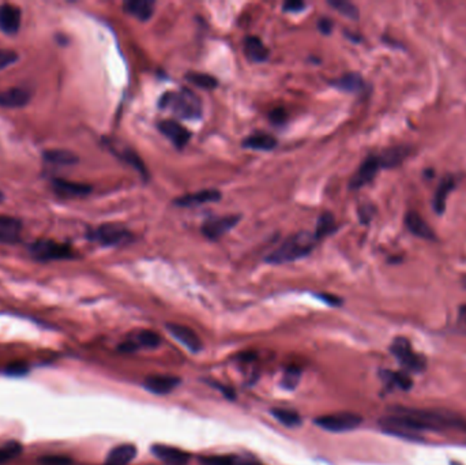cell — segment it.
<instances>
[{
  "instance_id": "83f0119b",
  "label": "cell",
  "mask_w": 466,
  "mask_h": 465,
  "mask_svg": "<svg viewBox=\"0 0 466 465\" xmlns=\"http://www.w3.org/2000/svg\"><path fill=\"white\" fill-rule=\"evenodd\" d=\"M276 145V138L269 134H254L243 141V146L249 149L273 150Z\"/></svg>"
},
{
  "instance_id": "74e56055",
  "label": "cell",
  "mask_w": 466,
  "mask_h": 465,
  "mask_svg": "<svg viewBox=\"0 0 466 465\" xmlns=\"http://www.w3.org/2000/svg\"><path fill=\"white\" fill-rule=\"evenodd\" d=\"M19 59L17 52L11 50H0V71L13 66Z\"/></svg>"
},
{
  "instance_id": "f1b7e54d",
  "label": "cell",
  "mask_w": 466,
  "mask_h": 465,
  "mask_svg": "<svg viewBox=\"0 0 466 465\" xmlns=\"http://www.w3.org/2000/svg\"><path fill=\"white\" fill-rule=\"evenodd\" d=\"M382 378L389 386L397 388L401 390H409L413 385L412 380L406 374L397 373V371H383Z\"/></svg>"
},
{
  "instance_id": "4fadbf2b",
  "label": "cell",
  "mask_w": 466,
  "mask_h": 465,
  "mask_svg": "<svg viewBox=\"0 0 466 465\" xmlns=\"http://www.w3.org/2000/svg\"><path fill=\"white\" fill-rule=\"evenodd\" d=\"M168 332L170 333L182 346L191 352H200L202 348L200 337L193 329L179 325V324H168Z\"/></svg>"
},
{
  "instance_id": "cb8c5ba5",
  "label": "cell",
  "mask_w": 466,
  "mask_h": 465,
  "mask_svg": "<svg viewBox=\"0 0 466 465\" xmlns=\"http://www.w3.org/2000/svg\"><path fill=\"white\" fill-rule=\"evenodd\" d=\"M124 11L139 21H149L154 13V1L151 0H130L123 6Z\"/></svg>"
},
{
  "instance_id": "ab89813d",
  "label": "cell",
  "mask_w": 466,
  "mask_h": 465,
  "mask_svg": "<svg viewBox=\"0 0 466 465\" xmlns=\"http://www.w3.org/2000/svg\"><path fill=\"white\" fill-rule=\"evenodd\" d=\"M304 7H305V4L303 1L291 0V1H286L283 4V11H286V13H298V11H301Z\"/></svg>"
},
{
  "instance_id": "52a82bcc",
  "label": "cell",
  "mask_w": 466,
  "mask_h": 465,
  "mask_svg": "<svg viewBox=\"0 0 466 465\" xmlns=\"http://www.w3.org/2000/svg\"><path fill=\"white\" fill-rule=\"evenodd\" d=\"M363 422V417L352 412H338L332 415L317 417L315 423L323 430L330 432H347L357 429Z\"/></svg>"
},
{
  "instance_id": "f6af8a7d",
  "label": "cell",
  "mask_w": 466,
  "mask_h": 465,
  "mask_svg": "<svg viewBox=\"0 0 466 465\" xmlns=\"http://www.w3.org/2000/svg\"><path fill=\"white\" fill-rule=\"evenodd\" d=\"M236 465H264L261 464V463H256V461H240V463H237Z\"/></svg>"
},
{
  "instance_id": "6da1fadb",
  "label": "cell",
  "mask_w": 466,
  "mask_h": 465,
  "mask_svg": "<svg viewBox=\"0 0 466 465\" xmlns=\"http://www.w3.org/2000/svg\"><path fill=\"white\" fill-rule=\"evenodd\" d=\"M383 430L400 437H415L421 432H440L465 427V420L448 411H427L412 408L393 410L391 415L381 420Z\"/></svg>"
},
{
  "instance_id": "ba28073f",
  "label": "cell",
  "mask_w": 466,
  "mask_h": 465,
  "mask_svg": "<svg viewBox=\"0 0 466 465\" xmlns=\"http://www.w3.org/2000/svg\"><path fill=\"white\" fill-rule=\"evenodd\" d=\"M239 221L240 216L210 217L203 223L202 232L206 237L217 240L233 230Z\"/></svg>"
},
{
  "instance_id": "e0dca14e",
  "label": "cell",
  "mask_w": 466,
  "mask_h": 465,
  "mask_svg": "<svg viewBox=\"0 0 466 465\" xmlns=\"http://www.w3.org/2000/svg\"><path fill=\"white\" fill-rule=\"evenodd\" d=\"M180 383V380L172 375H151L146 378L145 388L154 395H167L175 390Z\"/></svg>"
},
{
  "instance_id": "d6986e66",
  "label": "cell",
  "mask_w": 466,
  "mask_h": 465,
  "mask_svg": "<svg viewBox=\"0 0 466 465\" xmlns=\"http://www.w3.org/2000/svg\"><path fill=\"white\" fill-rule=\"evenodd\" d=\"M405 224H406L408 230L413 235H416L417 237H421V239H426V240H435L436 239L433 228L416 212H409L405 216Z\"/></svg>"
},
{
  "instance_id": "836d02e7",
  "label": "cell",
  "mask_w": 466,
  "mask_h": 465,
  "mask_svg": "<svg viewBox=\"0 0 466 465\" xmlns=\"http://www.w3.org/2000/svg\"><path fill=\"white\" fill-rule=\"evenodd\" d=\"M22 447L18 442H7L6 445L0 447V465L14 460L21 454Z\"/></svg>"
},
{
  "instance_id": "ffe728a7",
  "label": "cell",
  "mask_w": 466,
  "mask_h": 465,
  "mask_svg": "<svg viewBox=\"0 0 466 465\" xmlns=\"http://www.w3.org/2000/svg\"><path fill=\"white\" fill-rule=\"evenodd\" d=\"M412 153V149L409 146L401 145V146H394L390 149L384 150L381 156H378L379 163L382 168H394L402 164L409 154Z\"/></svg>"
},
{
  "instance_id": "7c38bea8",
  "label": "cell",
  "mask_w": 466,
  "mask_h": 465,
  "mask_svg": "<svg viewBox=\"0 0 466 465\" xmlns=\"http://www.w3.org/2000/svg\"><path fill=\"white\" fill-rule=\"evenodd\" d=\"M22 11L14 4H0V31L6 34H17L21 28Z\"/></svg>"
},
{
  "instance_id": "d6a6232c",
  "label": "cell",
  "mask_w": 466,
  "mask_h": 465,
  "mask_svg": "<svg viewBox=\"0 0 466 465\" xmlns=\"http://www.w3.org/2000/svg\"><path fill=\"white\" fill-rule=\"evenodd\" d=\"M329 4L335 9L340 14L345 16L350 19H357L359 18V9L347 0H330Z\"/></svg>"
},
{
  "instance_id": "7402d4cb",
  "label": "cell",
  "mask_w": 466,
  "mask_h": 465,
  "mask_svg": "<svg viewBox=\"0 0 466 465\" xmlns=\"http://www.w3.org/2000/svg\"><path fill=\"white\" fill-rule=\"evenodd\" d=\"M136 457V448L131 444H121L112 449L107 457V465H129Z\"/></svg>"
},
{
  "instance_id": "9c48e42d",
  "label": "cell",
  "mask_w": 466,
  "mask_h": 465,
  "mask_svg": "<svg viewBox=\"0 0 466 465\" xmlns=\"http://www.w3.org/2000/svg\"><path fill=\"white\" fill-rule=\"evenodd\" d=\"M160 133L163 134L164 137H167L168 139L178 148L182 149L184 148L190 138H191V133L183 127L180 123L175 122V120H163L157 124Z\"/></svg>"
},
{
  "instance_id": "c3c4849f",
  "label": "cell",
  "mask_w": 466,
  "mask_h": 465,
  "mask_svg": "<svg viewBox=\"0 0 466 465\" xmlns=\"http://www.w3.org/2000/svg\"><path fill=\"white\" fill-rule=\"evenodd\" d=\"M465 284H466V280H465Z\"/></svg>"
},
{
  "instance_id": "ee69618b",
  "label": "cell",
  "mask_w": 466,
  "mask_h": 465,
  "mask_svg": "<svg viewBox=\"0 0 466 465\" xmlns=\"http://www.w3.org/2000/svg\"><path fill=\"white\" fill-rule=\"evenodd\" d=\"M458 325H460V328L466 333V306L460 309V314H458Z\"/></svg>"
},
{
  "instance_id": "f35d334b",
  "label": "cell",
  "mask_w": 466,
  "mask_h": 465,
  "mask_svg": "<svg viewBox=\"0 0 466 465\" xmlns=\"http://www.w3.org/2000/svg\"><path fill=\"white\" fill-rule=\"evenodd\" d=\"M41 465H71V460L65 456H44L40 459Z\"/></svg>"
},
{
  "instance_id": "30bf717a",
  "label": "cell",
  "mask_w": 466,
  "mask_h": 465,
  "mask_svg": "<svg viewBox=\"0 0 466 465\" xmlns=\"http://www.w3.org/2000/svg\"><path fill=\"white\" fill-rule=\"evenodd\" d=\"M52 190L56 193V196L66 198V200L82 198L92 193V187L89 184L70 182V181L59 179V178L52 181Z\"/></svg>"
},
{
  "instance_id": "8992f818",
  "label": "cell",
  "mask_w": 466,
  "mask_h": 465,
  "mask_svg": "<svg viewBox=\"0 0 466 465\" xmlns=\"http://www.w3.org/2000/svg\"><path fill=\"white\" fill-rule=\"evenodd\" d=\"M390 351L406 370L418 373L426 368V358L416 353L406 338L403 337L396 338L390 347Z\"/></svg>"
},
{
  "instance_id": "d4e9b609",
  "label": "cell",
  "mask_w": 466,
  "mask_h": 465,
  "mask_svg": "<svg viewBox=\"0 0 466 465\" xmlns=\"http://www.w3.org/2000/svg\"><path fill=\"white\" fill-rule=\"evenodd\" d=\"M244 52L250 60L256 63H262L269 58V50L262 43V40L255 36H250L244 40Z\"/></svg>"
},
{
  "instance_id": "2e32d148",
  "label": "cell",
  "mask_w": 466,
  "mask_h": 465,
  "mask_svg": "<svg viewBox=\"0 0 466 465\" xmlns=\"http://www.w3.org/2000/svg\"><path fill=\"white\" fill-rule=\"evenodd\" d=\"M22 223L16 217L0 216V243L14 245L19 242Z\"/></svg>"
},
{
  "instance_id": "7a4b0ae2",
  "label": "cell",
  "mask_w": 466,
  "mask_h": 465,
  "mask_svg": "<svg viewBox=\"0 0 466 465\" xmlns=\"http://www.w3.org/2000/svg\"><path fill=\"white\" fill-rule=\"evenodd\" d=\"M318 239L315 233L303 232L296 233L288 237L278 249L274 250L271 254L266 257L267 264H286L300 260L308 255L317 245Z\"/></svg>"
},
{
  "instance_id": "d590c367",
  "label": "cell",
  "mask_w": 466,
  "mask_h": 465,
  "mask_svg": "<svg viewBox=\"0 0 466 465\" xmlns=\"http://www.w3.org/2000/svg\"><path fill=\"white\" fill-rule=\"evenodd\" d=\"M300 375H301L300 368H298V367H289L283 373V388H286V389H295L298 386V383H300Z\"/></svg>"
},
{
  "instance_id": "4316f807",
  "label": "cell",
  "mask_w": 466,
  "mask_h": 465,
  "mask_svg": "<svg viewBox=\"0 0 466 465\" xmlns=\"http://www.w3.org/2000/svg\"><path fill=\"white\" fill-rule=\"evenodd\" d=\"M44 160L53 166H74L80 161L78 156L70 150L52 149L44 151Z\"/></svg>"
},
{
  "instance_id": "9a60e30c",
  "label": "cell",
  "mask_w": 466,
  "mask_h": 465,
  "mask_svg": "<svg viewBox=\"0 0 466 465\" xmlns=\"http://www.w3.org/2000/svg\"><path fill=\"white\" fill-rule=\"evenodd\" d=\"M32 99V93L25 87H11L0 92V107L22 108Z\"/></svg>"
},
{
  "instance_id": "60d3db41",
  "label": "cell",
  "mask_w": 466,
  "mask_h": 465,
  "mask_svg": "<svg viewBox=\"0 0 466 465\" xmlns=\"http://www.w3.org/2000/svg\"><path fill=\"white\" fill-rule=\"evenodd\" d=\"M26 371H28V367L23 363H14V365H9V368H7V374L16 375V377L26 374Z\"/></svg>"
},
{
  "instance_id": "277c9868",
  "label": "cell",
  "mask_w": 466,
  "mask_h": 465,
  "mask_svg": "<svg viewBox=\"0 0 466 465\" xmlns=\"http://www.w3.org/2000/svg\"><path fill=\"white\" fill-rule=\"evenodd\" d=\"M29 251L34 260L41 262L71 260L75 257V252L70 245L59 243L55 240H37L33 245H31Z\"/></svg>"
},
{
  "instance_id": "7dc6e473",
  "label": "cell",
  "mask_w": 466,
  "mask_h": 465,
  "mask_svg": "<svg viewBox=\"0 0 466 465\" xmlns=\"http://www.w3.org/2000/svg\"><path fill=\"white\" fill-rule=\"evenodd\" d=\"M451 465H462V464H460V463H451Z\"/></svg>"
},
{
  "instance_id": "7bdbcfd3",
  "label": "cell",
  "mask_w": 466,
  "mask_h": 465,
  "mask_svg": "<svg viewBox=\"0 0 466 465\" xmlns=\"http://www.w3.org/2000/svg\"><path fill=\"white\" fill-rule=\"evenodd\" d=\"M270 119H271V122H273V123L281 124V123L285 122V119H286V114H285V111H283V109L278 108V109H274V111L270 114Z\"/></svg>"
},
{
  "instance_id": "8fae6325",
  "label": "cell",
  "mask_w": 466,
  "mask_h": 465,
  "mask_svg": "<svg viewBox=\"0 0 466 465\" xmlns=\"http://www.w3.org/2000/svg\"><path fill=\"white\" fill-rule=\"evenodd\" d=\"M381 163L378 156H369L363 161V164L359 168V171L354 173V176L350 181L352 188H362L368 183L372 182L376 176L378 171L381 169Z\"/></svg>"
},
{
  "instance_id": "b9f144b4",
  "label": "cell",
  "mask_w": 466,
  "mask_h": 465,
  "mask_svg": "<svg viewBox=\"0 0 466 465\" xmlns=\"http://www.w3.org/2000/svg\"><path fill=\"white\" fill-rule=\"evenodd\" d=\"M318 29L320 31V33L330 34L333 31V22L329 18H322L318 22Z\"/></svg>"
},
{
  "instance_id": "f546056e",
  "label": "cell",
  "mask_w": 466,
  "mask_h": 465,
  "mask_svg": "<svg viewBox=\"0 0 466 465\" xmlns=\"http://www.w3.org/2000/svg\"><path fill=\"white\" fill-rule=\"evenodd\" d=\"M335 230H337V225H335V220H334L333 215L329 213V212L322 213L319 216V220H318L317 231H315V236H317L318 240H320L325 236H329Z\"/></svg>"
},
{
  "instance_id": "e575fe53",
  "label": "cell",
  "mask_w": 466,
  "mask_h": 465,
  "mask_svg": "<svg viewBox=\"0 0 466 465\" xmlns=\"http://www.w3.org/2000/svg\"><path fill=\"white\" fill-rule=\"evenodd\" d=\"M120 157H121L127 164L133 166L134 168H135V169L143 176V178L148 176V171H146V168L143 166L142 160L138 157L136 153H134L133 150H124V151H121Z\"/></svg>"
},
{
  "instance_id": "bcb514c9",
  "label": "cell",
  "mask_w": 466,
  "mask_h": 465,
  "mask_svg": "<svg viewBox=\"0 0 466 465\" xmlns=\"http://www.w3.org/2000/svg\"><path fill=\"white\" fill-rule=\"evenodd\" d=\"M4 201V194L0 191V203Z\"/></svg>"
},
{
  "instance_id": "3957f363",
  "label": "cell",
  "mask_w": 466,
  "mask_h": 465,
  "mask_svg": "<svg viewBox=\"0 0 466 465\" xmlns=\"http://www.w3.org/2000/svg\"><path fill=\"white\" fill-rule=\"evenodd\" d=\"M161 109H168L180 119H200L202 117V101L190 89H180L163 95L158 102Z\"/></svg>"
},
{
  "instance_id": "5bb4252c",
  "label": "cell",
  "mask_w": 466,
  "mask_h": 465,
  "mask_svg": "<svg viewBox=\"0 0 466 465\" xmlns=\"http://www.w3.org/2000/svg\"><path fill=\"white\" fill-rule=\"evenodd\" d=\"M153 454L166 465H188L190 454L182 449L168 447V445H154L151 448Z\"/></svg>"
},
{
  "instance_id": "484cf974",
  "label": "cell",
  "mask_w": 466,
  "mask_h": 465,
  "mask_svg": "<svg viewBox=\"0 0 466 465\" xmlns=\"http://www.w3.org/2000/svg\"><path fill=\"white\" fill-rule=\"evenodd\" d=\"M332 85L340 90L350 92V93H357L364 89V81H363L362 75L356 74V73L344 74V75L338 77L337 80L332 81Z\"/></svg>"
},
{
  "instance_id": "ac0fdd59",
  "label": "cell",
  "mask_w": 466,
  "mask_h": 465,
  "mask_svg": "<svg viewBox=\"0 0 466 465\" xmlns=\"http://www.w3.org/2000/svg\"><path fill=\"white\" fill-rule=\"evenodd\" d=\"M221 200V193L218 190H202L194 194H187L182 198H178L175 203L182 208H195L203 203L217 202Z\"/></svg>"
},
{
  "instance_id": "44dd1931",
  "label": "cell",
  "mask_w": 466,
  "mask_h": 465,
  "mask_svg": "<svg viewBox=\"0 0 466 465\" xmlns=\"http://www.w3.org/2000/svg\"><path fill=\"white\" fill-rule=\"evenodd\" d=\"M161 337L157 333L151 331H141L135 333L133 338L124 344L126 351H134L138 348H157L160 346Z\"/></svg>"
},
{
  "instance_id": "603a6c76",
  "label": "cell",
  "mask_w": 466,
  "mask_h": 465,
  "mask_svg": "<svg viewBox=\"0 0 466 465\" xmlns=\"http://www.w3.org/2000/svg\"><path fill=\"white\" fill-rule=\"evenodd\" d=\"M455 187V179L453 176H446L442 182L439 183L435 196H433V210L442 215L446 210V202L450 193Z\"/></svg>"
},
{
  "instance_id": "4dcf8cb0",
  "label": "cell",
  "mask_w": 466,
  "mask_h": 465,
  "mask_svg": "<svg viewBox=\"0 0 466 465\" xmlns=\"http://www.w3.org/2000/svg\"><path fill=\"white\" fill-rule=\"evenodd\" d=\"M185 80L190 81L193 85L198 86V87L206 89V90L216 89L217 85H218V81H217L213 75L203 74V73H188L185 75Z\"/></svg>"
},
{
  "instance_id": "5b68a950",
  "label": "cell",
  "mask_w": 466,
  "mask_h": 465,
  "mask_svg": "<svg viewBox=\"0 0 466 465\" xmlns=\"http://www.w3.org/2000/svg\"><path fill=\"white\" fill-rule=\"evenodd\" d=\"M87 239L101 246H121L133 242V233L116 224H104L89 231Z\"/></svg>"
},
{
  "instance_id": "1f68e13d",
  "label": "cell",
  "mask_w": 466,
  "mask_h": 465,
  "mask_svg": "<svg viewBox=\"0 0 466 465\" xmlns=\"http://www.w3.org/2000/svg\"><path fill=\"white\" fill-rule=\"evenodd\" d=\"M273 416L286 427H296L301 423L299 414L292 410H283V408L273 410Z\"/></svg>"
},
{
  "instance_id": "8d00e7d4",
  "label": "cell",
  "mask_w": 466,
  "mask_h": 465,
  "mask_svg": "<svg viewBox=\"0 0 466 465\" xmlns=\"http://www.w3.org/2000/svg\"><path fill=\"white\" fill-rule=\"evenodd\" d=\"M202 465H236L232 456H206L200 460Z\"/></svg>"
}]
</instances>
